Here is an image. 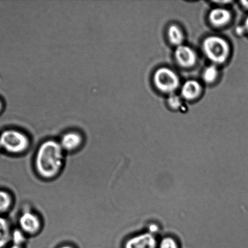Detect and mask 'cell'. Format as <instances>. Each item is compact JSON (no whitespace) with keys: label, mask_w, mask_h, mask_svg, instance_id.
<instances>
[{"label":"cell","mask_w":248,"mask_h":248,"mask_svg":"<svg viewBox=\"0 0 248 248\" xmlns=\"http://www.w3.org/2000/svg\"><path fill=\"white\" fill-rule=\"evenodd\" d=\"M63 149L60 143L50 140L39 147L35 158V166L38 174L46 179L52 178L63 166Z\"/></svg>","instance_id":"cell-1"},{"label":"cell","mask_w":248,"mask_h":248,"mask_svg":"<svg viewBox=\"0 0 248 248\" xmlns=\"http://www.w3.org/2000/svg\"><path fill=\"white\" fill-rule=\"evenodd\" d=\"M204 52L213 62L222 64L228 59L230 47L224 39L217 36L206 38L203 44Z\"/></svg>","instance_id":"cell-2"},{"label":"cell","mask_w":248,"mask_h":248,"mask_svg":"<svg viewBox=\"0 0 248 248\" xmlns=\"http://www.w3.org/2000/svg\"><path fill=\"white\" fill-rule=\"evenodd\" d=\"M1 147L7 152L19 153L24 152L29 146V140L24 134L16 130H6L0 136Z\"/></svg>","instance_id":"cell-3"},{"label":"cell","mask_w":248,"mask_h":248,"mask_svg":"<svg viewBox=\"0 0 248 248\" xmlns=\"http://www.w3.org/2000/svg\"><path fill=\"white\" fill-rule=\"evenodd\" d=\"M154 81L155 86L164 93H172L179 86V78L176 73L168 68L163 67L155 73Z\"/></svg>","instance_id":"cell-4"},{"label":"cell","mask_w":248,"mask_h":248,"mask_svg":"<svg viewBox=\"0 0 248 248\" xmlns=\"http://www.w3.org/2000/svg\"><path fill=\"white\" fill-rule=\"evenodd\" d=\"M157 243L154 235L143 233L131 238L126 243L125 248H157Z\"/></svg>","instance_id":"cell-5"},{"label":"cell","mask_w":248,"mask_h":248,"mask_svg":"<svg viewBox=\"0 0 248 248\" xmlns=\"http://www.w3.org/2000/svg\"><path fill=\"white\" fill-rule=\"evenodd\" d=\"M19 224L21 231L28 234H35L40 228V222L38 217L33 213L27 211L21 216Z\"/></svg>","instance_id":"cell-6"},{"label":"cell","mask_w":248,"mask_h":248,"mask_svg":"<svg viewBox=\"0 0 248 248\" xmlns=\"http://www.w3.org/2000/svg\"><path fill=\"white\" fill-rule=\"evenodd\" d=\"M175 56L177 62L184 67L193 66L196 62V53L188 46L184 45L178 46L175 52Z\"/></svg>","instance_id":"cell-7"},{"label":"cell","mask_w":248,"mask_h":248,"mask_svg":"<svg viewBox=\"0 0 248 248\" xmlns=\"http://www.w3.org/2000/svg\"><path fill=\"white\" fill-rule=\"evenodd\" d=\"M209 18L213 25L222 26L229 23L231 18V14L227 9L215 8L210 12Z\"/></svg>","instance_id":"cell-8"},{"label":"cell","mask_w":248,"mask_h":248,"mask_svg":"<svg viewBox=\"0 0 248 248\" xmlns=\"http://www.w3.org/2000/svg\"><path fill=\"white\" fill-rule=\"evenodd\" d=\"M201 89L200 84L198 81L189 80L182 86L181 94L182 96L187 100H193L199 96Z\"/></svg>","instance_id":"cell-9"},{"label":"cell","mask_w":248,"mask_h":248,"mask_svg":"<svg viewBox=\"0 0 248 248\" xmlns=\"http://www.w3.org/2000/svg\"><path fill=\"white\" fill-rule=\"evenodd\" d=\"M82 142V137L79 134L69 133L63 136L60 144L63 150L72 151L79 147Z\"/></svg>","instance_id":"cell-10"},{"label":"cell","mask_w":248,"mask_h":248,"mask_svg":"<svg viewBox=\"0 0 248 248\" xmlns=\"http://www.w3.org/2000/svg\"><path fill=\"white\" fill-rule=\"evenodd\" d=\"M11 239L8 222L4 218L0 217V248L6 246Z\"/></svg>","instance_id":"cell-11"},{"label":"cell","mask_w":248,"mask_h":248,"mask_svg":"<svg viewBox=\"0 0 248 248\" xmlns=\"http://www.w3.org/2000/svg\"><path fill=\"white\" fill-rule=\"evenodd\" d=\"M168 36L170 42L172 45L178 46L182 45L184 35L181 29L176 25H172L168 29Z\"/></svg>","instance_id":"cell-12"},{"label":"cell","mask_w":248,"mask_h":248,"mask_svg":"<svg viewBox=\"0 0 248 248\" xmlns=\"http://www.w3.org/2000/svg\"><path fill=\"white\" fill-rule=\"evenodd\" d=\"M218 75V70L215 65H211L205 70L203 74L204 81L207 83H212L217 79Z\"/></svg>","instance_id":"cell-13"},{"label":"cell","mask_w":248,"mask_h":248,"mask_svg":"<svg viewBox=\"0 0 248 248\" xmlns=\"http://www.w3.org/2000/svg\"><path fill=\"white\" fill-rule=\"evenodd\" d=\"M11 204V198L6 192L0 191V213L8 210Z\"/></svg>","instance_id":"cell-14"},{"label":"cell","mask_w":248,"mask_h":248,"mask_svg":"<svg viewBox=\"0 0 248 248\" xmlns=\"http://www.w3.org/2000/svg\"><path fill=\"white\" fill-rule=\"evenodd\" d=\"M11 239L14 242V245L20 247L21 245L25 242L26 237L24 236L23 231L15 230L11 235Z\"/></svg>","instance_id":"cell-15"},{"label":"cell","mask_w":248,"mask_h":248,"mask_svg":"<svg viewBox=\"0 0 248 248\" xmlns=\"http://www.w3.org/2000/svg\"><path fill=\"white\" fill-rule=\"evenodd\" d=\"M159 248H179L176 240L171 237L164 238L160 242Z\"/></svg>","instance_id":"cell-16"},{"label":"cell","mask_w":248,"mask_h":248,"mask_svg":"<svg viewBox=\"0 0 248 248\" xmlns=\"http://www.w3.org/2000/svg\"><path fill=\"white\" fill-rule=\"evenodd\" d=\"M167 102H168L169 105L171 106L172 108L175 109L181 108L182 104V99L180 98V96L174 94L169 96Z\"/></svg>","instance_id":"cell-17"},{"label":"cell","mask_w":248,"mask_h":248,"mask_svg":"<svg viewBox=\"0 0 248 248\" xmlns=\"http://www.w3.org/2000/svg\"><path fill=\"white\" fill-rule=\"evenodd\" d=\"M158 229H159V228L157 227V225H152L150 226L149 228V232L150 233H151V234H153V233L157 232Z\"/></svg>","instance_id":"cell-18"},{"label":"cell","mask_w":248,"mask_h":248,"mask_svg":"<svg viewBox=\"0 0 248 248\" xmlns=\"http://www.w3.org/2000/svg\"><path fill=\"white\" fill-rule=\"evenodd\" d=\"M245 30H247L248 31V17L245 21Z\"/></svg>","instance_id":"cell-19"},{"label":"cell","mask_w":248,"mask_h":248,"mask_svg":"<svg viewBox=\"0 0 248 248\" xmlns=\"http://www.w3.org/2000/svg\"><path fill=\"white\" fill-rule=\"evenodd\" d=\"M242 3L244 5V6L246 7L247 9H248V1H242Z\"/></svg>","instance_id":"cell-20"},{"label":"cell","mask_w":248,"mask_h":248,"mask_svg":"<svg viewBox=\"0 0 248 248\" xmlns=\"http://www.w3.org/2000/svg\"><path fill=\"white\" fill-rule=\"evenodd\" d=\"M9 248H21V247L17 246V245H12V247Z\"/></svg>","instance_id":"cell-21"},{"label":"cell","mask_w":248,"mask_h":248,"mask_svg":"<svg viewBox=\"0 0 248 248\" xmlns=\"http://www.w3.org/2000/svg\"><path fill=\"white\" fill-rule=\"evenodd\" d=\"M72 248L70 247H69V246H65V247H63L62 248Z\"/></svg>","instance_id":"cell-22"},{"label":"cell","mask_w":248,"mask_h":248,"mask_svg":"<svg viewBox=\"0 0 248 248\" xmlns=\"http://www.w3.org/2000/svg\"><path fill=\"white\" fill-rule=\"evenodd\" d=\"M1 103H0V109H1Z\"/></svg>","instance_id":"cell-23"},{"label":"cell","mask_w":248,"mask_h":248,"mask_svg":"<svg viewBox=\"0 0 248 248\" xmlns=\"http://www.w3.org/2000/svg\"><path fill=\"white\" fill-rule=\"evenodd\" d=\"M0 147H1V143H0Z\"/></svg>","instance_id":"cell-24"}]
</instances>
